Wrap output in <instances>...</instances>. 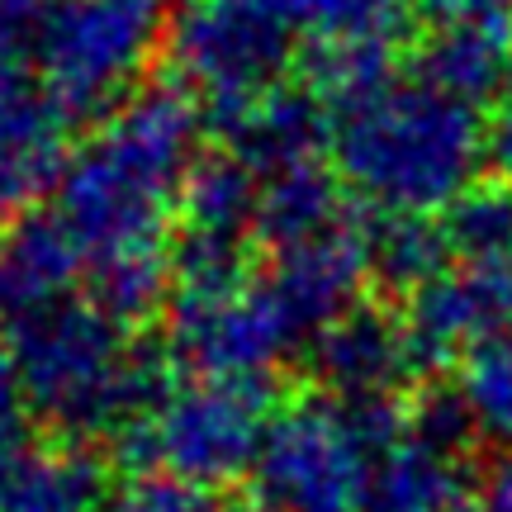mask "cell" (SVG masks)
I'll use <instances>...</instances> for the list:
<instances>
[{"instance_id":"6da1fadb","label":"cell","mask_w":512,"mask_h":512,"mask_svg":"<svg viewBox=\"0 0 512 512\" xmlns=\"http://www.w3.org/2000/svg\"><path fill=\"white\" fill-rule=\"evenodd\" d=\"M200 162V105L185 86H143L76 147L53 185V219L86 271L171 247L185 176Z\"/></svg>"},{"instance_id":"7a4b0ae2","label":"cell","mask_w":512,"mask_h":512,"mask_svg":"<svg viewBox=\"0 0 512 512\" xmlns=\"http://www.w3.org/2000/svg\"><path fill=\"white\" fill-rule=\"evenodd\" d=\"M332 171L375 214H441L484 171V119L427 76H389L332 105Z\"/></svg>"},{"instance_id":"3957f363","label":"cell","mask_w":512,"mask_h":512,"mask_svg":"<svg viewBox=\"0 0 512 512\" xmlns=\"http://www.w3.org/2000/svg\"><path fill=\"white\" fill-rule=\"evenodd\" d=\"M285 399V384L275 375L261 380H200L171 389L166 403L128 427L110 451L119 470L171 475L200 489H228L252 475L261 432L271 422L275 403Z\"/></svg>"},{"instance_id":"277c9868","label":"cell","mask_w":512,"mask_h":512,"mask_svg":"<svg viewBox=\"0 0 512 512\" xmlns=\"http://www.w3.org/2000/svg\"><path fill=\"white\" fill-rule=\"evenodd\" d=\"M375 456L337 394L285 389L256 446L247 498L261 512H361Z\"/></svg>"},{"instance_id":"5b68a950","label":"cell","mask_w":512,"mask_h":512,"mask_svg":"<svg viewBox=\"0 0 512 512\" xmlns=\"http://www.w3.org/2000/svg\"><path fill=\"white\" fill-rule=\"evenodd\" d=\"M162 38V0H53L34 43V67L67 119H105L143 91Z\"/></svg>"},{"instance_id":"8992f818","label":"cell","mask_w":512,"mask_h":512,"mask_svg":"<svg viewBox=\"0 0 512 512\" xmlns=\"http://www.w3.org/2000/svg\"><path fill=\"white\" fill-rule=\"evenodd\" d=\"M299 53L304 24L294 0H185L171 29L185 91L200 95L219 119L280 91Z\"/></svg>"},{"instance_id":"52a82bcc","label":"cell","mask_w":512,"mask_h":512,"mask_svg":"<svg viewBox=\"0 0 512 512\" xmlns=\"http://www.w3.org/2000/svg\"><path fill=\"white\" fill-rule=\"evenodd\" d=\"M418 375L456 370L470 351L512 337V275L475 261H446L432 280L399 299Z\"/></svg>"},{"instance_id":"ba28073f","label":"cell","mask_w":512,"mask_h":512,"mask_svg":"<svg viewBox=\"0 0 512 512\" xmlns=\"http://www.w3.org/2000/svg\"><path fill=\"white\" fill-rule=\"evenodd\" d=\"M304 24V67L323 105H342L394 76L399 38L413 19L408 0H294Z\"/></svg>"},{"instance_id":"9c48e42d","label":"cell","mask_w":512,"mask_h":512,"mask_svg":"<svg viewBox=\"0 0 512 512\" xmlns=\"http://www.w3.org/2000/svg\"><path fill=\"white\" fill-rule=\"evenodd\" d=\"M422 19L418 76L470 105L512 91V0H408Z\"/></svg>"},{"instance_id":"30bf717a","label":"cell","mask_w":512,"mask_h":512,"mask_svg":"<svg viewBox=\"0 0 512 512\" xmlns=\"http://www.w3.org/2000/svg\"><path fill=\"white\" fill-rule=\"evenodd\" d=\"M418 380L403 313L384 309L380 299H361L309 342V384L342 399L408 394Z\"/></svg>"},{"instance_id":"8fae6325","label":"cell","mask_w":512,"mask_h":512,"mask_svg":"<svg viewBox=\"0 0 512 512\" xmlns=\"http://www.w3.org/2000/svg\"><path fill=\"white\" fill-rule=\"evenodd\" d=\"M67 157V110L38 76L0 67V223L48 195Z\"/></svg>"},{"instance_id":"7c38bea8","label":"cell","mask_w":512,"mask_h":512,"mask_svg":"<svg viewBox=\"0 0 512 512\" xmlns=\"http://www.w3.org/2000/svg\"><path fill=\"white\" fill-rule=\"evenodd\" d=\"M81 266L86 261L53 209H24L0 223V332L53 299H67Z\"/></svg>"},{"instance_id":"4fadbf2b","label":"cell","mask_w":512,"mask_h":512,"mask_svg":"<svg viewBox=\"0 0 512 512\" xmlns=\"http://www.w3.org/2000/svg\"><path fill=\"white\" fill-rule=\"evenodd\" d=\"M228 133V152H238L242 162L261 176L290 171L304 162H323L332 138V119L323 114V100L313 91H280L261 95L256 105L238 110L233 119H223Z\"/></svg>"},{"instance_id":"5bb4252c","label":"cell","mask_w":512,"mask_h":512,"mask_svg":"<svg viewBox=\"0 0 512 512\" xmlns=\"http://www.w3.org/2000/svg\"><path fill=\"white\" fill-rule=\"evenodd\" d=\"M479 460L441 451L403 427V437L370 465L361 512H456L479 475Z\"/></svg>"},{"instance_id":"9a60e30c","label":"cell","mask_w":512,"mask_h":512,"mask_svg":"<svg viewBox=\"0 0 512 512\" xmlns=\"http://www.w3.org/2000/svg\"><path fill=\"white\" fill-rule=\"evenodd\" d=\"M370 242V285L389 294H413L422 280L451 261L437 214H375L366 219Z\"/></svg>"},{"instance_id":"2e32d148","label":"cell","mask_w":512,"mask_h":512,"mask_svg":"<svg viewBox=\"0 0 512 512\" xmlns=\"http://www.w3.org/2000/svg\"><path fill=\"white\" fill-rule=\"evenodd\" d=\"M451 261H475L512 275V181H475L441 209Z\"/></svg>"},{"instance_id":"e0dca14e","label":"cell","mask_w":512,"mask_h":512,"mask_svg":"<svg viewBox=\"0 0 512 512\" xmlns=\"http://www.w3.org/2000/svg\"><path fill=\"white\" fill-rule=\"evenodd\" d=\"M456 384L484 441L512 451V337H498L489 347L470 351L456 366Z\"/></svg>"},{"instance_id":"ac0fdd59","label":"cell","mask_w":512,"mask_h":512,"mask_svg":"<svg viewBox=\"0 0 512 512\" xmlns=\"http://www.w3.org/2000/svg\"><path fill=\"white\" fill-rule=\"evenodd\" d=\"M114 512H228V503L219 489H200L171 475H143L119 494Z\"/></svg>"},{"instance_id":"d6986e66","label":"cell","mask_w":512,"mask_h":512,"mask_svg":"<svg viewBox=\"0 0 512 512\" xmlns=\"http://www.w3.org/2000/svg\"><path fill=\"white\" fill-rule=\"evenodd\" d=\"M48 10L53 0H0V67H10L19 53H34Z\"/></svg>"},{"instance_id":"ffe728a7","label":"cell","mask_w":512,"mask_h":512,"mask_svg":"<svg viewBox=\"0 0 512 512\" xmlns=\"http://www.w3.org/2000/svg\"><path fill=\"white\" fill-rule=\"evenodd\" d=\"M456 512H512V451L489 456V465H479L470 494L460 498Z\"/></svg>"},{"instance_id":"44dd1931","label":"cell","mask_w":512,"mask_h":512,"mask_svg":"<svg viewBox=\"0 0 512 512\" xmlns=\"http://www.w3.org/2000/svg\"><path fill=\"white\" fill-rule=\"evenodd\" d=\"M29 422H34V413H29V394H24V380H19L10 337L0 332V441L24 437V427H29Z\"/></svg>"},{"instance_id":"7402d4cb","label":"cell","mask_w":512,"mask_h":512,"mask_svg":"<svg viewBox=\"0 0 512 512\" xmlns=\"http://www.w3.org/2000/svg\"><path fill=\"white\" fill-rule=\"evenodd\" d=\"M484 166L498 181H512V91H503L484 114Z\"/></svg>"},{"instance_id":"603a6c76","label":"cell","mask_w":512,"mask_h":512,"mask_svg":"<svg viewBox=\"0 0 512 512\" xmlns=\"http://www.w3.org/2000/svg\"><path fill=\"white\" fill-rule=\"evenodd\" d=\"M29 456V446H24V437H5L0 441V494H5V484H10V475L19 470V460Z\"/></svg>"},{"instance_id":"cb8c5ba5","label":"cell","mask_w":512,"mask_h":512,"mask_svg":"<svg viewBox=\"0 0 512 512\" xmlns=\"http://www.w3.org/2000/svg\"><path fill=\"white\" fill-rule=\"evenodd\" d=\"M228 512H261V508H256L252 498H247V503H242V508H228Z\"/></svg>"}]
</instances>
